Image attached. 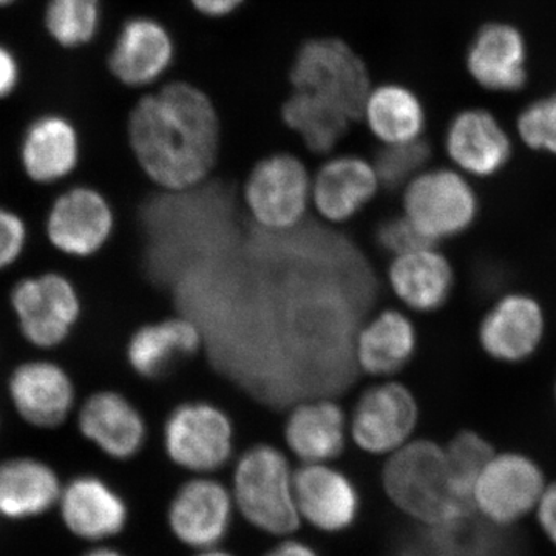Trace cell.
I'll return each instance as SVG.
<instances>
[{
  "instance_id": "d6986e66",
  "label": "cell",
  "mask_w": 556,
  "mask_h": 556,
  "mask_svg": "<svg viewBox=\"0 0 556 556\" xmlns=\"http://www.w3.org/2000/svg\"><path fill=\"white\" fill-rule=\"evenodd\" d=\"M466 64L471 78L486 90H521L527 80L525 36L510 24H486L471 40Z\"/></svg>"
},
{
  "instance_id": "f1b7e54d",
  "label": "cell",
  "mask_w": 556,
  "mask_h": 556,
  "mask_svg": "<svg viewBox=\"0 0 556 556\" xmlns=\"http://www.w3.org/2000/svg\"><path fill=\"white\" fill-rule=\"evenodd\" d=\"M281 118L318 155L331 152L346 137L354 121L339 105L300 90H292L283 102Z\"/></svg>"
},
{
  "instance_id": "ffe728a7",
  "label": "cell",
  "mask_w": 556,
  "mask_h": 556,
  "mask_svg": "<svg viewBox=\"0 0 556 556\" xmlns=\"http://www.w3.org/2000/svg\"><path fill=\"white\" fill-rule=\"evenodd\" d=\"M62 485L60 475L35 456H10L0 460V517L25 521L56 508Z\"/></svg>"
},
{
  "instance_id": "60d3db41",
  "label": "cell",
  "mask_w": 556,
  "mask_h": 556,
  "mask_svg": "<svg viewBox=\"0 0 556 556\" xmlns=\"http://www.w3.org/2000/svg\"><path fill=\"white\" fill-rule=\"evenodd\" d=\"M263 556H320L316 548L299 540H285Z\"/></svg>"
},
{
  "instance_id": "7a4b0ae2",
  "label": "cell",
  "mask_w": 556,
  "mask_h": 556,
  "mask_svg": "<svg viewBox=\"0 0 556 556\" xmlns=\"http://www.w3.org/2000/svg\"><path fill=\"white\" fill-rule=\"evenodd\" d=\"M382 484L391 503L417 525H456L473 514L453 490L445 448L427 439L391 453Z\"/></svg>"
},
{
  "instance_id": "9c48e42d",
  "label": "cell",
  "mask_w": 556,
  "mask_h": 556,
  "mask_svg": "<svg viewBox=\"0 0 556 556\" xmlns=\"http://www.w3.org/2000/svg\"><path fill=\"white\" fill-rule=\"evenodd\" d=\"M311 179L302 160L278 152L260 160L244 185V201L263 228L288 230L305 217Z\"/></svg>"
},
{
  "instance_id": "6da1fadb",
  "label": "cell",
  "mask_w": 556,
  "mask_h": 556,
  "mask_svg": "<svg viewBox=\"0 0 556 556\" xmlns=\"http://www.w3.org/2000/svg\"><path fill=\"white\" fill-rule=\"evenodd\" d=\"M127 139L146 177L179 193L199 186L214 169L222 123L206 91L174 80L139 98L127 119Z\"/></svg>"
},
{
  "instance_id": "cb8c5ba5",
  "label": "cell",
  "mask_w": 556,
  "mask_h": 556,
  "mask_svg": "<svg viewBox=\"0 0 556 556\" xmlns=\"http://www.w3.org/2000/svg\"><path fill=\"white\" fill-rule=\"evenodd\" d=\"M544 334V316L536 300L508 295L486 314L479 331L482 348L493 358L519 362L532 356Z\"/></svg>"
},
{
  "instance_id": "5bb4252c",
  "label": "cell",
  "mask_w": 556,
  "mask_h": 556,
  "mask_svg": "<svg viewBox=\"0 0 556 556\" xmlns=\"http://www.w3.org/2000/svg\"><path fill=\"white\" fill-rule=\"evenodd\" d=\"M419 407L401 383H380L358 399L351 419V437L369 455H391L407 444L417 426Z\"/></svg>"
},
{
  "instance_id": "1f68e13d",
  "label": "cell",
  "mask_w": 556,
  "mask_h": 556,
  "mask_svg": "<svg viewBox=\"0 0 556 556\" xmlns=\"http://www.w3.org/2000/svg\"><path fill=\"white\" fill-rule=\"evenodd\" d=\"M460 556H526L525 543L511 527L468 517L457 525Z\"/></svg>"
},
{
  "instance_id": "7bdbcfd3",
  "label": "cell",
  "mask_w": 556,
  "mask_h": 556,
  "mask_svg": "<svg viewBox=\"0 0 556 556\" xmlns=\"http://www.w3.org/2000/svg\"><path fill=\"white\" fill-rule=\"evenodd\" d=\"M195 556H236L230 554V552L223 551V548H207V551H200Z\"/></svg>"
},
{
  "instance_id": "836d02e7",
  "label": "cell",
  "mask_w": 556,
  "mask_h": 556,
  "mask_svg": "<svg viewBox=\"0 0 556 556\" xmlns=\"http://www.w3.org/2000/svg\"><path fill=\"white\" fill-rule=\"evenodd\" d=\"M457 525H416L394 541L388 556H460Z\"/></svg>"
},
{
  "instance_id": "9a60e30c",
  "label": "cell",
  "mask_w": 556,
  "mask_h": 556,
  "mask_svg": "<svg viewBox=\"0 0 556 556\" xmlns=\"http://www.w3.org/2000/svg\"><path fill=\"white\" fill-rule=\"evenodd\" d=\"M56 508L68 533L97 546L121 535L129 525L126 497L97 475H78L65 482Z\"/></svg>"
},
{
  "instance_id": "d590c367",
  "label": "cell",
  "mask_w": 556,
  "mask_h": 556,
  "mask_svg": "<svg viewBox=\"0 0 556 556\" xmlns=\"http://www.w3.org/2000/svg\"><path fill=\"white\" fill-rule=\"evenodd\" d=\"M30 230L20 212L0 204V273L13 268L27 252Z\"/></svg>"
},
{
  "instance_id": "484cf974",
  "label": "cell",
  "mask_w": 556,
  "mask_h": 556,
  "mask_svg": "<svg viewBox=\"0 0 556 556\" xmlns=\"http://www.w3.org/2000/svg\"><path fill=\"white\" fill-rule=\"evenodd\" d=\"M388 277L394 294L409 308L422 313L441 308L453 288L448 260L431 247L397 255Z\"/></svg>"
},
{
  "instance_id": "ee69618b",
  "label": "cell",
  "mask_w": 556,
  "mask_h": 556,
  "mask_svg": "<svg viewBox=\"0 0 556 556\" xmlns=\"http://www.w3.org/2000/svg\"><path fill=\"white\" fill-rule=\"evenodd\" d=\"M21 0H0V9H9V7L16 5Z\"/></svg>"
},
{
  "instance_id": "ac0fdd59",
  "label": "cell",
  "mask_w": 556,
  "mask_h": 556,
  "mask_svg": "<svg viewBox=\"0 0 556 556\" xmlns=\"http://www.w3.org/2000/svg\"><path fill=\"white\" fill-rule=\"evenodd\" d=\"M83 142L76 124L62 113H43L25 127L20 164L25 177L38 186L67 181L78 170Z\"/></svg>"
},
{
  "instance_id": "5b68a950",
  "label": "cell",
  "mask_w": 556,
  "mask_h": 556,
  "mask_svg": "<svg viewBox=\"0 0 556 556\" xmlns=\"http://www.w3.org/2000/svg\"><path fill=\"white\" fill-rule=\"evenodd\" d=\"M9 300L21 338L39 351L64 345L83 317L78 287L58 270L21 278L11 288Z\"/></svg>"
},
{
  "instance_id": "7c38bea8",
  "label": "cell",
  "mask_w": 556,
  "mask_h": 556,
  "mask_svg": "<svg viewBox=\"0 0 556 556\" xmlns=\"http://www.w3.org/2000/svg\"><path fill=\"white\" fill-rule=\"evenodd\" d=\"M177 58V43L164 22L152 16H131L121 25L110 47V75L127 89H146L159 84Z\"/></svg>"
},
{
  "instance_id": "e0dca14e",
  "label": "cell",
  "mask_w": 556,
  "mask_h": 556,
  "mask_svg": "<svg viewBox=\"0 0 556 556\" xmlns=\"http://www.w3.org/2000/svg\"><path fill=\"white\" fill-rule=\"evenodd\" d=\"M294 492L300 521L318 532H346L361 515V493L353 479L329 464H303L294 471Z\"/></svg>"
},
{
  "instance_id": "30bf717a",
  "label": "cell",
  "mask_w": 556,
  "mask_h": 556,
  "mask_svg": "<svg viewBox=\"0 0 556 556\" xmlns=\"http://www.w3.org/2000/svg\"><path fill=\"white\" fill-rule=\"evenodd\" d=\"M544 489L535 460L519 453L493 455L475 482L471 507L492 525L511 527L536 510Z\"/></svg>"
},
{
  "instance_id": "3957f363",
  "label": "cell",
  "mask_w": 556,
  "mask_h": 556,
  "mask_svg": "<svg viewBox=\"0 0 556 556\" xmlns=\"http://www.w3.org/2000/svg\"><path fill=\"white\" fill-rule=\"evenodd\" d=\"M232 500L241 517L260 532L288 538L300 527L294 471L287 456L268 444L247 450L237 460Z\"/></svg>"
},
{
  "instance_id": "4fadbf2b",
  "label": "cell",
  "mask_w": 556,
  "mask_h": 556,
  "mask_svg": "<svg viewBox=\"0 0 556 556\" xmlns=\"http://www.w3.org/2000/svg\"><path fill=\"white\" fill-rule=\"evenodd\" d=\"M232 493L215 479L201 477L185 482L167 507V526L182 546L193 551L218 547L232 527Z\"/></svg>"
},
{
  "instance_id": "74e56055",
  "label": "cell",
  "mask_w": 556,
  "mask_h": 556,
  "mask_svg": "<svg viewBox=\"0 0 556 556\" xmlns=\"http://www.w3.org/2000/svg\"><path fill=\"white\" fill-rule=\"evenodd\" d=\"M22 79L21 62L16 53L0 42V101L9 100L20 89Z\"/></svg>"
},
{
  "instance_id": "4316f807",
  "label": "cell",
  "mask_w": 556,
  "mask_h": 556,
  "mask_svg": "<svg viewBox=\"0 0 556 556\" xmlns=\"http://www.w3.org/2000/svg\"><path fill=\"white\" fill-rule=\"evenodd\" d=\"M361 118L383 146L417 141L427 124L422 100L416 91L397 83L369 90Z\"/></svg>"
},
{
  "instance_id": "4dcf8cb0",
  "label": "cell",
  "mask_w": 556,
  "mask_h": 556,
  "mask_svg": "<svg viewBox=\"0 0 556 556\" xmlns=\"http://www.w3.org/2000/svg\"><path fill=\"white\" fill-rule=\"evenodd\" d=\"M493 455L492 445L473 431L457 434L445 448L453 490L470 507L475 482Z\"/></svg>"
},
{
  "instance_id": "b9f144b4",
  "label": "cell",
  "mask_w": 556,
  "mask_h": 556,
  "mask_svg": "<svg viewBox=\"0 0 556 556\" xmlns=\"http://www.w3.org/2000/svg\"><path fill=\"white\" fill-rule=\"evenodd\" d=\"M80 556H127V555L123 554V552L118 551V548L104 546V544H98V546L91 547L90 551H87L86 554H83Z\"/></svg>"
},
{
  "instance_id": "52a82bcc",
  "label": "cell",
  "mask_w": 556,
  "mask_h": 556,
  "mask_svg": "<svg viewBox=\"0 0 556 556\" xmlns=\"http://www.w3.org/2000/svg\"><path fill=\"white\" fill-rule=\"evenodd\" d=\"M116 229L112 203L93 186L75 185L62 190L43 219V233L54 251L68 258L97 257Z\"/></svg>"
},
{
  "instance_id": "ab89813d",
  "label": "cell",
  "mask_w": 556,
  "mask_h": 556,
  "mask_svg": "<svg viewBox=\"0 0 556 556\" xmlns=\"http://www.w3.org/2000/svg\"><path fill=\"white\" fill-rule=\"evenodd\" d=\"M248 0H189L192 9L208 20H225L232 16Z\"/></svg>"
},
{
  "instance_id": "f35d334b",
  "label": "cell",
  "mask_w": 556,
  "mask_h": 556,
  "mask_svg": "<svg viewBox=\"0 0 556 556\" xmlns=\"http://www.w3.org/2000/svg\"><path fill=\"white\" fill-rule=\"evenodd\" d=\"M536 515L541 529L556 546V482L544 489L536 506Z\"/></svg>"
},
{
  "instance_id": "603a6c76",
  "label": "cell",
  "mask_w": 556,
  "mask_h": 556,
  "mask_svg": "<svg viewBox=\"0 0 556 556\" xmlns=\"http://www.w3.org/2000/svg\"><path fill=\"white\" fill-rule=\"evenodd\" d=\"M379 185L371 163L357 155H340L318 169L311 189L318 214L329 222L342 223L375 199Z\"/></svg>"
},
{
  "instance_id": "8fae6325",
  "label": "cell",
  "mask_w": 556,
  "mask_h": 556,
  "mask_svg": "<svg viewBox=\"0 0 556 556\" xmlns=\"http://www.w3.org/2000/svg\"><path fill=\"white\" fill-rule=\"evenodd\" d=\"M7 396L22 422L38 430H56L78 408L75 380L50 358H30L11 369Z\"/></svg>"
},
{
  "instance_id": "2e32d148",
  "label": "cell",
  "mask_w": 556,
  "mask_h": 556,
  "mask_svg": "<svg viewBox=\"0 0 556 556\" xmlns=\"http://www.w3.org/2000/svg\"><path fill=\"white\" fill-rule=\"evenodd\" d=\"M79 434L113 460L137 457L148 441V424L137 405L115 390H98L76 408Z\"/></svg>"
},
{
  "instance_id": "f546056e",
  "label": "cell",
  "mask_w": 556,
  "mask_h": 556,
  "mask_svg": "<svg viewBox=\"0 0 556 556\" xmlns=\"http://www.w3.org/2000/svg\"><path fill=\"white\" fill-rule=\"evenodd\" d=\"M101 25L102 0H47L43 9V28L61 49L90 46Z\"/></svg>"
},
{
  "instance_id": "44dd1931",
  "label": "cell",
  "mask_w": 556,
  "mask_h": 556,
  "mask_svg": "<svg viewBox=\"0 0 556 556\" xmlns=\"http://www.w3.org/2000/svg\"><path fill=\"white\" fill-rule=\"evenodd\" d=\"M450 159L460 169L478 177H490L507 166L510 138L492 113L468 109L452 119L445 137Z\"/></svg>"
},
{
  "instance_id": "277c9868",
  "label": "cell",
  "mask_w": 556,
  "mask_h": 556,
  "mask_svg": "<svg viewBox=\"0 0 556 556\" xmlns=\"http://www.w3.org/2000/svg\"><path fill=\"white\" fill-rule=\"evenodd\" d=\"M289 80L292 89L308 91L339 105L354 121L361 118L372 89L369 70L361 54L345 40L332 36L308 39L299 47L289 68Z\"/></svg>"
},
{
  "instance_id": "83f0119b",
  "label": "cell",
  "mask_w": 556,
  "mask_h": 556,
  "mask_svg": "<svg viewBox=\"0 0 556 556\" xmlns=\"http://www.w3.org/2000/svg\"><path fill=\"white\" fill-rule=\"evenodd\" d=\"M417 345L416 329L399 311H382L357 338V361L371 376H390L408 364Z\"/></svg>"
},
{
  "instance_id": "8992f818",
  "label": "cell",
  "mask_w": 556,
  "mask_h": 556,
  "mask_svg": "<svg viewBox=\"0 0 556 556\" xmlns=\"http://www.w3.org/2000/svg\"><path fill=\"white\" fill-rule=\"evenodd\" d=\"M163 447L170 463L182 470L212 473L225 467L232 457V420L217 405L186 402L167 416Z\"/></svg>"
},
{
  "instance_id": "d4e9b609",
  "label": "cell",
  "mask_w": 556,
  "mask_h": 556,
  "mask_svg": "<svg viewBox=\"0 0 556 556\" xmlns=\"http://www.w3.org/2000/svg\"><path fill=\"white\" fill-rule=\"evenodd\" d=\"M285 439L303 464H329L345 450V415L331 401L299 405L288 417Z\"/></svg>"
},
{
  "instance_id": "d6a6232c",
  "label": "cell",
  "mask_w": 556,
  "mask_h": 556,
  "mask_svg": "<svg viewBox=\"0 0 556 556\" xmlns=\"http://www.w3.org/2000/svg\"><path fill=\"white\" fill-rule=\"evenodd\" d=\"M430 159L427 142H405V144L383 146L376 155L375 166L379 181L388 189H397L408 185L420 174Z\"/></svg>"
},
{
  "instance_id": "ba28073f",
  "label": "cell",
  "mask_w": 556,
  "mask_h": 556,
  "mask_svg": "<svg viewBox=\"0 0 556 556\" xmlns=\"http://www.w3.org/2000/svg\"><path fill=\"white\" fill-rule=\"evenodd\" d=\"M405 217L428 241L448 239L470 228L478 214L475 190L452 170L424 172L408 182Z\"/></svg>"
},
{
  "instance_id": "e575fe53",
  "label": "cell",
  "mask_w": 556,
  "mask_h": 556,
  "mask_svg": "<svg viewBox=\"0 0 556 556\" xmlns=\"http://www.w3.org/2000/svg\"><path fill=\"white\" fill-rule=\"evenodd\" d=\"M518 130L529 148L556 155V93L522 110Z\"/></svg>"
},
{
  "instance_id": "7402d4cb",
  "label": "cell",
  "mask_w": 556,
  "mask_h": 556,
  "mask_svg": "<svg viewBox=\"0 0 556 556\" xmlns=\"http://www.w3.org/2000/svg\"><path fill=\"white\" fill-rule=\"evenodd\" d=\"M201 346L200 329L189 318L170 317L142 325L126 346L127 364L139 378L155 380L169 375L179 362Z\"/></svg>"
},
{
  "instance_id": "8d00e7d4",
  "label": "cell",
  "mask_w": 556,
  "mask_h": 556,
  "mask_svg": "<svg viewBox=\"0 0 556 556\" xmlns=\"http://www.w3.org/2000/svg\"><path fill=\"white\" fill-rule=\"evenodd\" d=\"M376 240H378L380 248L386 249L387 252L396 255V257L433 244L409 223L405 215L380 223L378 232H376Z\"/></svg>"
}]
</instances>
